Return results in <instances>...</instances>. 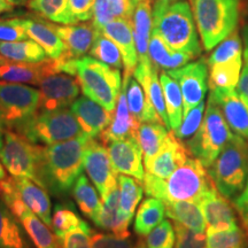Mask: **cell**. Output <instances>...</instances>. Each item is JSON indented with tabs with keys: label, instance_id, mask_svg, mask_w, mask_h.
<instances>
[{
	"label": "cell",
	"instance_id": "cell-35",
	"mask_svg": "<svg viewBox=\"0 0 248 248\" xmlns=\"http://www.w3.org/2000/svg\"><path fill=\"white\" fill-rule=\"evenodd\" d=\"M168 128L163 123H140L137 131V140L140 145L144 156V163L153 159L162 148L164 140L169 135Z\"/></svg>",
	"mask_w": 248,
	"mask_h": 248
},
{
	"label": "cell",
	"instance_id": "cell-33",
	"mask_svg": "<svg viewBox=\"0 0 248 248\" xmlns=\"http://www.w3.org/2000/svg\"><path fill=\"white\" fill-rule=\"evenodd\" d=\"M0 54L8 61L26 63H38L49 59L44 48L33 39L0 42Z\"/></svg>",
	"mask_w": 248,
	"mask_h": 248
},
{
	"label": "cell",
	"instance_id": "cell-16",
	"mask_svg": "<svg viewBox=\"0 0 248 248\" xmlns=\"http://www.w3.org/2000/svg\"><path fill=\"white\" fill-rule=\"evenodd\" d=\"M198 203L206 221V230L225 231L239 228L233 208L216 187L207 192Z\"/></svg>",
	"mask_w": 248,
	"mask_h": 248
},
{
	"label": "cell",
	"instance_id": "cell-54",
	"mask_svg": "<svg viewBox=\"0 0 248 248\" xmlns=\"http://www.w3.org/2000/svg\"><path fill=\"white\" fill-rule=\"evenodd\" d=\"M14 6L8 0H0V15L4 13H9L13 11Z\"/></svg>",
	"mask_w": 248,
	"mask_h": 248
},
{
	"label": "cell",
	"instance_id": "cell-62",
	"mask_svg": "<svg viewBox=\"0 0 248 248\" xmlns=\"http://www.w3.org/2000/svg\"><path fill=\"white\" fill-rule=\"evenodd\" d=\"M130 1H131V2H132V4H133V5H135V6H137V5H138V2H139V1H140V0H130Z\"/></svg>",
	"mask_w": 248,
	"mask_h": 248
},
{
	"label": "cell",
	"instance_id": "cell-8",
	"mask_svg": "<svg viewBox=\"0 0 248 248\" xmlns=\"http://www.w3.org/2000/svg\"><path fill=\"white\" fill-rule=\"evenodd\" d=\"M18 133L35 144L45 146L85 135L75 114L69 108L38 111Z\"/></svg>",
	"mask_w": 248,
	"mask_h": 248
},
{
	"label": "cell",
	"instance_id": "cell-43",
	"mask_svg": "<svg viewBox=\"0 0 248 248\" xmlns=\"http://www.w3.org/2000/svg\"><path fill=\"white\" fill-rule=\"evenodd\" d=\"M207 231V248H247L248 232L237 228L225 231Z\"/></svg>",
	"mask_w": 248,
	"mask_h": 248
},
{
	"label": "cell",
	"instance_id": "cell-41",
	"mask_svg": "<svg viewBox=\"0 0 248 248\" xmlns=\"http://www.w3.org/2000/svg\"><path fill=\"white\" fill-rule=\"evenodd\" d=\"M85 225H88V223L83 221L77 215L76 210L71 203H59L55 206L53 216H52V230H53L57 239L63 237L68 232L83 228Z\"/></svg>",
	"mask_w": 248,
	"mask_h": 248
},
{
	"label": "cell",
	"instance_id": "cell-25",
	"mask_svg": "<svg viewBox=\"0 0 248 248\" xmlns=\"http://www.w3.org/2000/svg\"><path fill=\"white\" fill-rule=\"evenodd\" d=\"M0 248H35L23 225L0 200Z\"/></svg>",
	"mask_w": 248,
	"mask_h": 248
},
{
	"label": "cell",
	"instance_id": "cell-27",
	"mask_svg": "<svg viewBox=\"0 0 248 248\" xmlns=\"http://www.w3.org/2000/svg\"><path fill=\"white\" fill-rule=\"evenodd\" d=\"M123 84H125L126 101H128L130 113L133 117H136L140 123H163L140 83L135 77L131 76L130 78H124Z\"/></svg>",
	"mask_w": 248,
	"mask_h": 248
},
{
	"label": "cell",
	"instance_id": "cell-14",
	"mask_svg": "<svg viewBox=\"0 0 248 248\" xmlns=\"http://www.w3.org/2000/svg\"><path fill=\"white\" fill-rule=\"evenodd\" d=\"M107 150L114 169L117 172L121 175L131 176L140 182L144 181V156L137 138L129 137L111 141L107 145Z\"/></svg>",
	"mask_w": 248,
	"mask_h": 248
},
{
	"label": "cell",
	"instance_id": "cell-53",
	"mask_svg": "<svg viewBox=\"0 0 248 248\" xmlns=\"http://www.w3.org/2000/svg\"><path fill=\"white\" fill-rule=\"evenodd\" d=\"M234 208L239 212L241 217L248 215V179L244 191L233 199Z\"/></svg>",
	"mask_w": 248,
	"mask_h": 248
},
{
	"label": "cell",
	"instance_id": "cell-15",
	"mask_svg": "<svg viewBox=\"0 0 248 248\" xmlns=\"http://www.w3.org/2000/svg\"><path fill=\"white\" fill-rule=\"evenodd\" d=\"M190 156V152L183 140L176 137L173 131H169L159 153L148 162L144 163L145 170L151 175L166 179L184 164Z\"/></svg>",
	"mask_w": 248,
	"mask_h": 248
},
{
	"label": "cell",
	"instance_id": "cell-6",
	"mask_svg": "<svg viewBox=\"0 0 248 248\" xmlns=\"http://www.w3.org/2000/svg\"><path fill=\"white\" fill-rule=\"evenodd\" d=\"M216 190L226 199H234L244 191L248 179V142L233 135L208 168Z\"/></svg>",
	"mask_w": 248,
	"mask_h": 248
},
{
	"label": "cell",
	"instance_id": "cell-31",
	"mask_svg": "<svg viewBox=\"0 0 248 248\" xmlns=\"http://www.w3.org/2000/svg\"><path fill=\"white\" fill-rule=\"evenodd\" d=\"M136 6L130 0H95L93 6L92 23L101 30L111 21L126 18L131 20Z\"/></svg>",
	"mask_w": 248,
	"mask_h": 248
},
{
	"label": "cell",
	"instance_id": "cell-3",
	"mask_svg": "<svg viewBox=\"0 0 248 248\" xmlns=\"http://www.w3.org/2000/svg\"><path fill=\"white\" fill-rule=\"evenodd\" d=\"M142 185L145 193L164 203L172 201L198 203L207 192L215 187L203 163L192 155L166 179L146 172Z\"/></svg>",
	"mask_w": 248,
	"mask_h": 248
},
{
	"label": "cell",
	"instance_id": "cell-21",
	"mask_svg": "<svg viewBox=\"0 0 248 248\" xmlns=\"http://www.w3.org/2000/svg\"><path fill=\"white\" fill-rule=\"evenodd\" d=\"M52 28L67 47V52L62 55V59H78L84 57L91 49L97 32L93 23L61 24V26L52 24Z\"/></svg>",
	"mask_w": 248,
	"mask_h": 248
},
{
	"label": "cell",
	"instance_id": "cell-1",
	"mask_svg": "<svg viewBox=\"0 0 248 248\" xmlns=\"http://www.w3.org/2000/svg\"><path fill=\"white\" fill-rule=\"evenodd\" d=\"M89 136L48 145L44 147L39 185L54 197H61L73 190L76 179L83 172V154Z\"/></svg>",
	"mask_w": 248,
	"mask_h": 248
},
{
	"label": "cell",
	"instance_id": "cell-32",
	"mask_svg": "<svg viewBox=\"0 0 248 248\" xmlns=\"http://www.w3.org/2000/svg\"><path fill=\"white\" fill-rule=\"evenodd\" d=\"M166 215L173 222L186 226L195 232H204L206 221L199 203L193 201H172L164 203Z\"/></svg>",
	"mask_w": 248,
	"mask_h": 248
},
{
	"label": "cell",
	"instance_id": "cell-48",
	"mask_svg": "<svg viewBox=\"0 0 248 248\" xmlns=\"http://www.w3.org/2000/svg\"><path fill=\"white\" fill-rule=\"evenodd\" d=\"M30 39L26 20L23 18H0V42H20Z\"/></svg>",
	"mask_w": 248,
	"mask_h": 248
},
{
	"label": "cell",
	"instance_id": "cell-17",
	"mask_svg": "<svg viewBox=\"0 0 248 248\" xmlns=\"http://www.w3.org/2000/svg\"><path fill=\"white\" fill-rule=\"evenodd\" d=\"M209 99L221 108L226 122L235 135L248 140V105L235 89H210Z\"/></svg>",
	"mask_w": 248,
	"mask_h": 248
},
{
	"label": "cell",
	"instance_id": "cell-36",
	"mask_svg": "<svg viewBox=\"0 0 248 248\" xmlns=\"http://www.w3.org/2000/svg\"><path fill=\"white\" fill-rule=\"evenodd\" d=\"M160 82L162 85L164 101H166L170 131L175 132L181 125L183 121V110H184L181 88H179L178 83L168 75L167 71H162L160 74Z\"/></svg>",
	"mask_w": 248,
	"mask_h": 248
},
{
	"label": "cell",
	"instance_id": "cell-20",
	"mask_svg": "<svg viewBox=\"0 0 248 248\" xmlns=\"http://www.w3.org/2000/svg\"><path fill=\"white\" fill-rule=\"evenodd\" d=\"M71 110L78 120L83 132L90 138L99 137L113 120L111 111L85 95L78 97L74 101Z\"/></svg>",
	"mask_w": 248,
	"mask_h": 248
},
{
	"label": "cell",
	"instance_id": "cell-51",
	"mask_svg": "<svg viewBox=\"0 0 248 248\" xmlns=\"http://www.w3.org/2000/svg\"><path fill=\"white\" fill-rule=\"evenodd\" d=\"M95 0H68V16L70 24L92 20Z\"/></svg>",
	"mask_w": 248,
	"mask_h": 248
},
{
	"label": "cell",
	"instance_id": "cell-58",
	"mask_svg": "<svg viewBox=\"0 0 248 248\" xmlns=\"http://www.w3.org/2000/svg\"><path fill=\"white\" fill-rule=\"evenodd\" d=\"M13 6H24L28 4V0H8Z\"/></svg>",
	"mask_w": 248,
	"mask_h": 248
},
{
	"label": "cell",
	"instance_id": "cell-56",
	"mask_svg": "<svg viewBox=\"0 0 248 248\" xmlns=\"http://www.w3.org/2000/svg\"><path fill=\"white\" fill-rule=\"evenodd\" d=\"M243 38H244V55H248V26L244 28Z\"/></svg>",
	"mask_w": 248,
	"mask_h": 248
},
{
	"label": "cell",
	"instance_id": "cell-19",
	"mask_svg": "<svg viewBox=\"0 0 248 248\" xmlns=\"http://www.w3.org/2000/svg\"><path fill=\"white\" fill-rule=\"evenodd\" d=\"M59 73L57 60H48L38 63L7 61L0 64V80L20 84L39 85V83L51 74Z\"/></svg>",
	"mask_w": 248,
	"mask_h": 248
},
{
	"label": "cell",
	"instance_id": "cell-29",
	"mask_svg": "<svg viewBox=\"0 0 248 248\" xmlns=\"http://www.w3.org/2000/svg\"><path fill=\"white\" fill-rule=\"evenodd\" d=\"M148 57L152 63L157 69L173 70L185 66L192 59V55L172 49L156 32L152 31L150 45H148Z\"/></svg>",
	"mask_w": 248,
	"mask_h": 248
},
{
	"label": "cell",
	"instance_id": "cell-28",
	"mask_svg": "<svg viewBox=\"0 0 248 248\" xmlns=\"http://www.w3.org/2000/svg\"><path fill=\"white\" fill-rule=\"evenodd\" d=\"M93 223L111 233L126 237L130 235V223L124 221L120 213V188L119 185L108 194V197L102 201V209L98 216L93 219Z\"/></svg>",
	"mask_w": 248,
	"mask_h": 248
},
{
	"label": "cell",
	"instance_id": "cell-2",
	"mask_svg": "<svg viewBox=\"0 0 248 248\" xmlns=\"http://www.w3.org/2000/svg\"><path fill=\"white\" fill-rule=\"evenodd\" d=\"M57 63L59 73L75 76L78 79L85 97L113 113L122 89L120 69L108 66L91 55L78 59L59 58Z\"/></svg>",
	"mask_w": 248,
	"mask_h": 248
},
{
	"label": "cell",
	"instance_id": "cell-59",
	"mask_svg": "<svg viewBox=\"0 0 248 248\" xmlns=\"http://www.w3.org/2000/svg\"><path fill=\"white\" fill-rule=\"evenodd\" d=\"M136 248H147V247H146V244H145V241L139 240L137 243V246H136Z\"/></svg>",
	"mask_w": 248,
	"mask_h": 248
},
{
	"label": "cell",
	"instance_id": "cell-4",
	"mask_svg": "<svg viewBox=\"0 0 248 248\" xmlns=\"http://www.w3.org/2000/svg\"><path fill=\"white\" fill-rule=\"evenodd\" d=\"M175 51L193 58L201 54L199 31L190 4L185 0H155L153 6V29Z\"/></svg>",
	"mask_w": 248,
	"mask_h": 248
},
{
	"label": "cell",
	"instance_id": "cell-57",
	"mask_svg": "<svg viewBox=\"0 0 248 248\" xmlns=\"http://www.w3.org/2000/svg\"><path fill=\"white\" fill-rule=\"evenodd\" d=\"M7 177H8V175H7V173H6L4 164H2L1 161H0V184H1V182L5 181V179L7 178Z\"/></svg>",
	"mask_w": 248,
	"mask_h": 248
},
{
	"label": "cell",
	"instance_id": "cell-38",
	"mask_svg": "<svg viewBox=\"0 0 248 248\" xmlns=\"http://www.w3.org/2000/svg\"><path fill=\"white\" fill-rule=\"evenodd\" d=\"M73 195L77 206L83 215L93 219L98 216L102 209V201L98 197L95 186L88 179L84 173H80L73 187Z\"/></svg>",
	"mask_w": 248,
	"mask_h": 248
},
{
	"label": "cell",
	"instance_id": "cell-45",
	"mask_svg": "<svg viewBox=\"0 0 248 248\" xmlns=\"http://www.w3.org/2000/svg\"><path fill=\"white\" fill-rule=\"evenodd\" d=\"M175 243V228L168 219H163L156 228L146 235V240H145L147 248H173Z\"/></svg>",
	"mask_w": 248,
	"mask_h": 248
},
{
	"label": "cell",
	"instance_id": "cell-7",
	"mask_svg": "<svg viewBox=\"0 0 248 248\" xmlns=\"http://www.w3.org/2000/svg\"><path fill=\"white\" fill-rule=\"evenodd\" d=\"M232 137L233 133L221 108L212 99H208V105L199 130L185 145L192 156L200 160L208 169Z\"/></svg>",
	"mask_w": 248,
	"mask_h": 248
},
{
	"label": "cell",
	"instance_id": "cell-26",
	"mask_svg": "<svg viewBox=\"0 0 248 248\" xmlns=\"http://www.w3.org/2000/svg\"><path fill=\"white\" fill-rule=\"evenodd\" d=\"M132 26L139 61L151 60L148 57V45H150L151 33L153 29L152 0H140L138 2L133 12Z\"/></svg>",
	"mask_w": 248,
	"mask_h": 248
},
{
	"label": "cell",
	"instance_id": "cell-40",
	"mask_svg": "<svg viewBox=\"0 0 248 248\" xmlns=\"http://www.w3.org/2000/svg\"><path fill=\"white\" fill-rule=\"evenodd\" d=\"M90 55L108 66L116 68V69H122L124 67L120 48L113 40L105 36L100 30H97L95 32L92 47L90 49Z\"/></svg>",
	"mask_w": 248,
	"mask_h": 248
},
{
	"label": "cell",
	"instance_id": "cell-5",
	"mask_svg": "<svg viewBox=\"0 0 248 248\" xmlns=\"http://www.w3.org/2000/svg\"><path fill=\"white\" fill-rule=\"evenodd\" d=\"M191 8L206 51H212L237 29L240 0H191Z\"/></svg>",
	"mask_w": 248,
	"mask_h": 248
},
{
	"label": "cell",
	"instance_id": "cell-12",
	"mask_svg": "<svg viewBox=\"0 0 248 248\" xmlns=\"http://www.w3.org/2000/svg\"><path fill=\"white\" fill-rule=\"evenodd\" d=\"M167 73L178 83L181 88L184 102V117L192 108L204 101L209 86L208 62L204 59H199L177 69L167 70Z\"/></svg>",
	"mask_w": 248,
	"mask_h": 248
},
{
	"label": "cell",
	"instance_id": "cell-50",
	"mask_svg": "<svg viewBox=\"0 0 248 248\" xmlns=\"http://www.w3.org/2000/svg\"><path fill=\"white\" fill-rule=\"evenodd\" d=\"M92 230L90 225L75 229L68 232L63 237L59 238V247L60 248H92L91 246Z\"/></svg>",
	"mask_w": 248,
	"mask_h": 248
},
{
	"label": "cell",
	"instance_id": "cell-24",
	"mask_svg": "<svg viewBox=\"0 0 248 248\" xmlns=\"http://www.w3.org/2000/svg\"><path fill=\"white\" fill-rule=\"evenodd\" d=\"M14 177V176H13ZM17 193L31 212L52 228L51 201L44 187L27 177H14Z\"/></svg>",
	"mask_w": 248,
	"mask_h": 248
},
{
	"label": "cell",
	"instance_id": "cell-52",
	"mask_svg": "<svg viewBox=\"0 0 248 248\" xmlns=\"http://www.w3.org/2000/svg\"><path fill=\"white\" fill-rule=\"evenodd\" d=\"M244 67L241 70V75L239 83H238V93L241 98L244 99V101L248 105V55H244Z\"/></svg>",
	"mask_w": 248,
	"mask_h": 248
},
{
	"label": "cell",
	"instance_id": "cell-44",
	"mask_svg": "<svg viewBox=\"0 0 248 248\" xmlns=\"http://www.w3.org/2000/svg\"><path fill=\"white\" fill-rule=\"evenodd\" d=\"M243 53L241 39L237 30H235L234 32H232L230 36L226 37L224 40H222L216 46L207 62H208V66L216 63H224V62L232 61L234 59L243 58Z\"/></svg>",
	"mask_w": 248,
	"mask_h": 248
},
{
	"label": "cell",
	"instance_id": "cell-9",
	"mask_svg": "<svg viewBox=\"0 0 248 248\" xmlns=\"http://www.w3.org/2000/svg\"><path fill=\"white\" fill-rule=\"evenodd\" d=\"M44 147L30 141L18 132L6 129L0 161L11 176L27 177L39 185Z\"/></svg>",
	"mask_w": 248,
	"mask_h": 248
},
{
	"label": "cell",
	"instance_id": "cell-18",
	"mask_svg": "<svg viewBox=\"0 0 248 248\" xmlns=\"http://www.w3.org/2000/svg\"><path fill=\"white\" fill-rule=\"evenodd\" d=\"M100 31L113 40L120 48L123 58L124 78H130L139 62L135 36H133L132 20L121 18V20L111 21Z\"/></svg>",
	"mask_w": 248,
	"mask_h": 248
},
{
	"label": "cell",
	"instance_id": "cell-63",
	"mask_svg": "<svg viewBox=\"0 0 248 248\" xmlns=\"http://www.w3.org/2000/svg\"><path fill=\"white\" fill-rule=\"evenodd\" d=\"M162 1H169V2H172V1H177V0H162Z\"/></svg>",
	"mask_w": 248,
	"mask_h": 248
},
{
	"label": "cell",
	"instance_id": "cell-49",
	"mask_svg": "<svg viewBox=\"0 0 248 248\" xmlns=\"http://www.w3.org/2000/svg\"><path fill=\"white\" fill-rule=\"evenodd\" d=\"M92 248H136L137 244L131 235L121 237L114 233H99L92 232L91 234Z\"/></svg>",
	"mask_w": 248,
	"mask_h": 248
},
{
	"label": "cell",
	"instance_id": "cell-37",
	"mask_svg": "<svg viewBox=\"0 0 248 248\" xmlns=\"http://www.w3.org/2000/svg\"><path fill=\"white\" fill-rule=\"evenodd\" d=\"M120 188V213L124 221L131 224L136 208L144 195L142 182L131 176H119Z\"/></svg>",
	"mask_w": 248,
	"mask_h": 248
},
{
	"label": "cell",
	"instance_id": "cell-55",
	"mask_svg": "<svg viewBox=\"0 0 248 248\" xmlns=\"http://www.w3.org/2000/svg\"><path fill=\"white\" fill-rule=\"evenodd\" d=\"M5 131H6V125L2 120L1 114H0V151H1L2 145H4V137H5Z\"/></svg>",
	"mask_w": 248,
	"mask_h": 248
},
{
	"label": "cell",
	"instance_id": "cell-30",
	"mask_svg": "<svg viewBox=\"0 0 248 248\" xmlns=\"http://www.w3.org/2000/svg\"><path fill=\"white\" fill-rule=\"evenodd\" d=\"M26 27L30 39L38 43L49 59L57 60L67 52L66 45L52 28V24L37 20H26Z\"/></svg>",
	"mask_w": 248,
	"mask_h": 248
},
{
	"label": "cell",
	"instance_id": "cell-47",
	"mask_svg": "<svg viewBox=\"0 0 248 248\" xmlns=\"http://www.w3.org/2000/svg\"><path fill=\"white\" fill-rule=\"evenodd\" d=\"M176 232L175 248H207V234L195 232L186 226L173 222Z\"/></svg>",
	"mask_w": 248,
	"mask_h": 248
},
{
	"label": "cell",
	"instance_id": "cell-39",
	"mask_svg": "<svg viewBox=\"0 0 248 248\" xmlns=\"http://www.w3.org/2000/svg\"><path fill=\"white\" fill-rule=\"evenodd\" d=\"M209 67V88L234 90L239 83L243 70V58L224 62V63L210 64Z\"/></svg>",
	"mask_w": 248,
	"mask_h": 248
},
{
	"label": "cell",
	"instance_id": "cell-34",
	"mask_svg": "<svg viewBox=\"0 0 248 248\" xmlns=\"http://www.w3.org/2000/svg\"><path fill=\"white\" fill-rule=\"evenodd\" d=\"M166 216V206L162 200L156 198H147L139 206L136 213L133 230L139 237H146L156 228Z\"/></svg>",
	"mask_w": 248,
	"mask_h": 248
},
{
	"label": "cell",
	"instance_id": "cell-23",
	"mask_svg": "<svg viewBox=\"0 0 248 248\" xmlns=\"http://www.w3.org/2000/svg\"><path fill=\"white\" fill-rule=\"evenodd\" d=\"M133 76L140 83L164 125L170 130L162 85H161L160 77L157 75V68L152 63L151 60L139 61L137 68L133 71Z\"/></svg>",
	"mask_w": 248,
	"mask_h": 248
},
{
	"label": "cell",
	"instance_id": "cell-60",
	"mask_svg": "<svg viewBox=\"0 0 248 248\" xmlns=\"http://www.w3.org/2000/svg\"><path fill=\"white\" fill-rule=\"evenodd\" d=\"M8 60H6V59L4 58V57H1V54H0V64H4V63H6V62H7Z\"/></svg>",
	"mask_w": 248,
	"mask_h": 248
},
{
	"label": "cell",
	"instance_id": "cell-10",
	"mask_svg": "<svg viewBox=\"0 0 248 248\" xmlns=\"http://www.w3.org/2000/svg\"><path fill=\"white\" fill-rule=\"evenodd\" d=\"M38 89L0 80V114L6 129L20 132L39 110Z\"/></svg>",
	"mask_w": 248,
	"mask_h": 248
},
{
	"label": "cell",
	"instance_id": "cell-46",
	"mask_svg": "<svg viewBox=\"0 0 248 248\" xmlns=\"http://www.w3.org/2000/svg\"><path fill=\"white\" fill-rule=\"evenodd\" d=\"M204 109H206L204 101H202L194 108H192V109L183 117V121L181 125H179V128L173 132L176 137L181 139V140H187V139L193 137L198 130H199L201 123H202L204 111H206Z\"/></svg>",
	"mask_w": 248,
	"mask_h": 248
},
{
	"label": "cell",
	"instance_id": "cell-42",
	"mask_svg": "<svg viewBox=\"0 0 248 248\" xmlns=\"http://www.w3.org/2000/svg\"><path fill=\"white\" fill-rule=\"evenodd\" d=\"M28 7L40 16L58 24H70L68 0H28Z\"/></svg>",
	"mask_w": 248,
	"mask_h": 248
},
{
	"label": "cell",
	"instance_id": "cell-11",
	"mask_svg": "<svg viewBox=\"0 0 248 248\" xmlns=\"http://www.w3.org/2000/svg\"><path fill=\"white\" fill-rule=\"evenodd\" d=\"M83 168L98 190L101 201L106 199L108 194L119 185V172L114 169L107 146L104 142L95 140V138H89L86 141L83 154Z\"/></svg>",
	"mask_w": 248,
	"mask_h": 248
},
{
	"label": "cell",
	"instance_id": "cell-61",
	"mask_svg": "<svg viewBox=\"0 0 248 248\" xmlns=\"http://www.w3.org/2000/svg\"><path fill=\"white\" fill-rule=\"evenodd\" d=\"M243 219H244L245 225H246V228L248 229V215H246L245 217H243Z\"/></svg>",
	"mask_w": 248,
	"mask_h": 248
},
{
	"label": "cell",
	"instance_id": "cell-22",
	"mask_svg": "<svg viewBox=\"0 0 248 248\" xmlns=\"http://www.w3.org/2000/svg\"><path fill=\"white\" fill-rule=\"evenodd\" d=\"M139 125H140V122L136 117H133L129 110L125 84L122 83V89H121L119 99H117L115 115L113 116L109 125L101 132L99 138L106 146L111 141L121 140V139L129 137L137 138Z\"/></svg>",
	"mask_w": 248,
	"mask_h": 248
},
{
	"label": "cell",
	"instance_id": "cell-13",
	"mask_svg": "<svg viewBox=\"0 0 248 248\" xmlns=\"http://www.w3.org/2000/svg\"><path fill=\"white\" fill-rule=\"evenodd\" d=\"M39 110L51 111L68 108L79 97L80 84L75 76L54 73L39 83Z\"/></svg>",
	"mask_w": 248,
	"mask_h": 248
}]
</instances>
